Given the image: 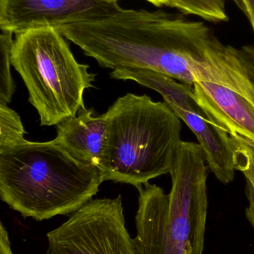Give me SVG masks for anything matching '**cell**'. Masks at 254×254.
I'll use <instances>...</instances> for the list:
<instances>
[{"label":"cell","mask_w":254,"mask_h":254,"mask_svg":"<svg viewBox=\"0 0 254 254\" xmlns=\"http://www.w3.org/2000/svg\"><path fill=\"white\" fill-rule=\"evenodd\" d=\"M100 66L146 68L193 85V70L219 37L202 21L164 10H126L56 28Z\"/></svg>","instance_id":"obj_1"},{"label":"cell","mask_w":254,"mask_h":254,"mask_svg":"<svg viewBox=\"0 0 254 254\" xmlns=\"http://www.w3.org/2000/svg\"><path fill=\"white\" fill-rule=\"evenodd\" d=\"M99 168L73 158L54 140L0 153V198L22 217L47 220L77 211L102 183Z\"/></svg>","instance_id":"obj_2"},{"label":"cell","mask_w":254,"mask_h":254,"mask_svg":"<svg viewBox=\"0 0 254 254\" xmlns=\"http://www.w3.org/2000/svg\"><path fill=\"white\" fill-rule=\"evenodd\" d=\"M199 143L180 142L171 170V189L148 183L137 188L135 222L139 254H203L207 209V167Z\"/></svg>","instance_id":"obj_3"},{"label":"cell","mask_w":254,"mask_h":254,"mask_svg":"<svg viewBox=\"0 0 254 254\" xmlns=\"http://www.w3.org/2000/svg\"><path fill=\"white\" fill-rule=\"evenodd\" d=\"M107 122L101 179L136 188L171 173L180 146V118L161 101L128 93L104 113Z\"/></svg>","instance_id":"obj_4"},{"label":"cell","mask_w":254,"mask_h":254,"mask_svg":"<svg viewBox=\"0 0 254 254\" xmlns=\"http://www.w3.org/2000/svg\"><path fill=\"white\" fill-rule=\"evenodd\" d=\"M67 39L53 27L15 34L11 64L22 77L40 126H53L86 107L84 94L95 74L76 61Z\"/></svg>","instance_id":"obj_5"},{"label":"cell","mask_w":254,"mask_h":254,"mask_svg":"<svg viewBox=\"0 0 254 254\" xmlns=\"http://www.w3.org/2000/svg\"><path fill=\"white\" fill-rule=\"evenodd\" d=\"M195 101L229 134L254 141V46L218 39L193 70Z\"/></svg>","instance_id":"obj_6"},{"label":"cell","mask_w":254,"mask_h":254,"mask_svg":"<svg viewBox=\"0 0 254 254\" xmlns=\"http://www.w3.org/2000/svg\"><path fill=\"white\" fill-rule=\"evenodd\" d=\"M46 237V254H139L120 195L90 200Z\"/></svg>","instance_id":"obj_7"},{"label":"cell","mask_w":254,"mask_h":254,"mask_svg":"<svg viewBox=\"0 0 254 254\" xmlns=\"http://www.w3.org/2000/svg\"><path fill=\"white\" fill-rule=\"evenodd\" d=\"M123 8L119 0H0V29L13 34L41 27L100 20Z\"/></svg>","instance_id":"obj_8"},{"label":"cell","mask_w":254,"mask_h":254,"mask_svg":"<svg viewBox=\"0 0 254 254\" xmlns=\"http://www.w3.org/2000/svg\"><path fill=\"white\" fill-rule=\"evenodd\" d=\"M56 127L55 143L80 162L99 168L107 128L104 114L95 116L92 109H85Z\"/></svg>","instance_id":"obj_9"},{"label":"cell","mask_w":254,"mask_h":254,"mask_svg":"<svg viewBox=\"0 0 254 254\" xmlns=\"http://www.w3.org/2000/svg\"><path fill=\"white\" fill-rule=\"evenodd\" d=\"M174 112L196 136L206 162L216 179L225 185L233 182L237 170L235 152L229 132L210 122L201 109L195 112Z\"/></svg>","instance_id":"obj_10"},{"label":"cell","mask_w":254,"mask_h":254,"mask_svg":"<svg viewBox=\"0 0 254 254\" xmlns=\"http://www.w3.org/2000/svg\"><path fill=\"white\" fill-rule=\"evenodd\" d=\"M115 80H132L162 95L166 104L173 110L195 112L201 110L195 101L192 85L178 83L162 73L146 68H128L113 70Z\"/></svg>","instance_id":"obj_11"},{"label":"cell","mask_w":254,"mask_h":254,"mask_svg":"<svg viewBox=\"0 0 254 254\" xmlns=\"http://www.w3.org/2000/svg\"><path fill=\"white\" fill-rule=\"evenodd\" d=\"M183 15H194L212 22L229 20L225 0H174L169 6Z\"/></svg>","instance_id":"obj_12"},{"label":"cell","mask_w":254,"mask_h":254,"mask_svg":"<svg viewBox=\"0 0 254 254\" xmlns=\"http://www.w3.org/2000/svg\"><path fill=\"white\" fill-rule=\"evenodd\" d=\"M25 131L19 115L5 104H0V153L25 141Z\"/></svg>","instance_id":"obj_13"},{"label":"cell","mask_w":254,"mask_h":254,"mask_svg":"<svg viewBox=\"0 0 254 254\" xmlns=\"http://www.w3.org/2000/svg\"><path fill=\"white\" fill-rule=\"evenodd\" d=\"M11 31L1 30L0 35V104H7L11 101L15 92V83L12 77L10 66L13 41Z\"/></svg>","instance_id":"obj_14"},{"label":"cell","mask_w":254,"mask_h":254,"mask_svg":"<svg viewBox=\"0 0 254 254\" xmlns=\"http://www.w3.org/2000/svg\"><path fill=\"white\" fill-rule=\"evenodd\" d=\"M231 137L235 152L236 170L242 172L254 187V146L237 134H231Z\"/></svg>","instance_id":"obj_15"},{"label":"cell","mask_w":254,"mask_h":254,"mask_svg":"<svg viewBox=\"0 0 254 254\" xmlns=\"http://www.w3.org/2000/svg\"><path fill=\"white\" fill-rule=\"evenodd\" d=\"M0 254H13L8 232L2 222L0 225Z\"/></svg>","instance_id":"obj_16"},{"label":"cell","mask_w":254,"mask_h":254,"mask_svg":"<svg viewBox=\"0 0 254 254\" xmlns=\"http://www.w3.org/2000/svg\"><path fill=\"white\" fill-rule=\"evenodd\" d=\"M246 189H247V196L249 201V207L246 210V216L254 228V187L248 180Z\"/></svg>","instance_id":"obj_17"},{"label":"cell","mask_w":254,"mask_h":254,"mask_svg":"<svg viewBox=\"0 0 254 254\" xmlns=\"http://www.w3.org/2000/svg\"><path fill=\"white\" fill-rule=\"evenodd\" d=\"M245 14L247 16L254 32V0H243Z\"/></svg>","instance_id":"obj_18"},{"label":"cell","mask_w":254,"mask_h":254,"mask_svg":"<svg viewBox=\"0 0 254 254\" xmlns=\"http://www.w3.org/2000/svg\"><path fill=\"white\" fill-rule=\"evenodd\" d=\"M151 4H154L156 7H162V6H167L169 7L171 2L174 0H146Z\"/></svg>","instance_id":"obj_19"},{"label":"cell","mask_w":254,"mask_h":254,"mask_svg":"<svg viewBox=\"0 0 254 254\" xmlns=\"http://www.w3.org/2000/svg\"><path fill=\"white\" fill-rule=\"evenodd\" d=\"M231 1H232L234 4H236V5H237L243 13H245V7L243 0H231Z\"/></svg>","instance_id":"obj_20"},{"label":"cell","mask_w":254,"mask_h":254,"mask_svg":"<svg viewBox=\"0 0 254 254\" xmlns=\"http://www.w3.org/2000/svg\"><path fill=\"white\" fill-rule=\"evenodd\" d=\"M241 137V138L243 139V140H244V141H246V143H249V144L252 145V146H254V141H252V140H248V139L243 138V137Z\"/></svg>","instance_id":"obj_21"}]
</instances>
